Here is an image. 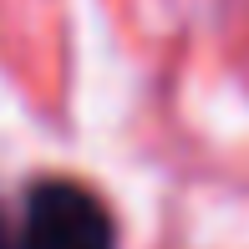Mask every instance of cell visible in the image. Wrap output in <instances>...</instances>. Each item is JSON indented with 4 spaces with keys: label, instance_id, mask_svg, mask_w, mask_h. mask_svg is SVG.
<instances>
[{
    "label": "cell",
    "instance_id": "cell-1",
    "mask_svg": "<svg viewBox=\"0 0 249 249\" xmlns=\"http://www.w3.org/2000/svg\"><path fill=\"white\" fill-rule=\"evenodd\" d=\"M0 249H117V229L92 188L46 178L26 194L20 224L0 229Z\"/></svg>",
    "mask_w": 249,
    "mask_h": 249
}]
</instances>
